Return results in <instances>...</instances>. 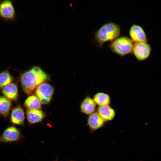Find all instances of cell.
<instances>
[{
  "instance_id": "6da1fadb",
  "label": "cell",
  "mask_w": 161,
  "mask_h": 161,
  "mask_svg": "<svg viewBox=\"0 0 161 161\" xmlns=\"http://www.w3.org/2000/svg\"><path fill=\"white\" fill-rule=\"evenodd\" d=\"M49 78L48 75L38 66H34L31 69L22 73L20 80L22 89L27 95L31 94L41 84Z\"/></svg>"
},
{
  "instance_id": "7a4b0ae2",
  "label": "cell",
  "mask_w": 161,
  "mask_h": 161,
  "mask_svg": "<svg viewBox=\"0 0 161 161\" xmlns=\"http://www.w3.org/2000/svg\"><path fill=\"white\" fill-rule=\"evenodd\" d=\"M120 28L118 24L109 22L103 24L95 32L94 41L97 47L101 48L104 44L118 38Z\"/></svg>"
},
{
  "instance_id": "3957f363",
  "label": "cell",
  "mask_w": 161,
  "mask_h": 161,
  "mask_svg": "<svg viewBox=\"0 0 161 161\" xmlns=\"http://www.w3.org/2000/svg\"><path fill=\"white\" fill-rule=\"evenodd\" d=\"M133 42L131 38L122 36L112 41L109 47L112 52L123 56L132 52Z\"/></svg>"
},
{
  "instance_id": "277c9868",
  "label": "cell",
  "mask_w": 161,
  "mask_h": 161,
  "mask_svg": "<svg viewBox=\"0 0 161 161\" xmlns=\"http://www.w3.org/2000/svg\"><path fill=\"white\" fill-rule=\"evenodd\" d=\"M22 137L21 131L19 129L14 126H9L0 136V143L18 142Z\"/></svg>"
},
{
  "instance_id": "5b68a950",
  "label": "cell",
  "mask_w": 161,
  "mask_h": 161,
  "mask_svg": "<svg viewBox=\"0 0 161 161\" xmlns=\"http://www.w3.org/2000/svg\"><path fill=\"white\" fill-rule=\"evenodd\" d=\"M54 92L53 87L49 84L43 83L36 89L35 94L42 104H47L51 100Z\"/></svg>"
},
{
  "instance_id": "8992f818",
  "label": "cell",
  "mask_w": 161,
  "mask_h": 161,
  "mask_svg": "<svg viewBox=\"0 0 161 161\" xmlns=\"http://www.w3.org/2000/svg\"><path fill=\"white\" fill-rule=\"evenodd\" d=\"M151 48L147 42L134 43L132 53L139 61H143L148 58L151 54Z\"/></svg>"
},
{
  "instance_id": "52a82bcc",
  "label": "cell",
  "mask_w": 161,
  "mask_h": 161,
  "mask_svg": "<svg viewBox=\"0 0 161 161\" xmlns=\"http://www.w3.org/2000/svg\"><path fill=\"white\" fill-rule=\"evenodd\" d=\"M0 17L6 20H12L14 19L15 10L11 1L6 0L0 3Z\"/></svg>"
},
{
  "instance_id": "ba28073f",
  "label": "cell",
  "mask_w": 161,
  "mask_h": 161,
  "mask_svg": "<svg viewBox=\"0 0 161 161\" xmlns=\"http://www.w3.org/2000/svg\"><path fill=\"white\" fill-rule=\"evenodd\" d=\"M129 34L131 39L134 43L147 42L146 33L140 26L134 24L130 27Z\"/></svg>"
},
{
  "instance_id": "9c48e42d",
  "label": "cell",
  "mask_w": 161,
  "mask_h": 161,
  "mask_svg": "<svg viewBox=\"0 0 161 161\" xmlns=\"http://www.w3.org/2000/svg\"><path fill=\"white\" fill-rule=\"evenodd\" d=\"M87 122L90 130L95 131L103 126L106 121L96 111L89 115Z\"/></svg>"
},
{
  "instance_id": "30bf717a",
  "label": "cell",
  "mask_w": 161,
  "mask_h": 161,
  "mask_svg": "<svg viewBox=\"0 0 161 161\" xmlns=\"http://www.w3.org/2000/svg\"><path fill=\"white\" fill-rule=\"evenodd\" d=\"M25 115L24 110L20 105L14 107L12 110L10 122L14 125L24 126Z\"/></svg>"
},
{
  "instance_id": "8fae6325",
  "label": "cell",
  "mask_w": 161,
  "mask_h": 161,
  "mask_svg": "<svg viewBox=\"0 0 161 161\" xmlns=\"http://www.w3.org/2000/svg\"><path fill=\"white\" fill-rule=\"evenodd\" d=\"M26 114L27 120L29 124L40 122L45 117V113L40 109H27Z\"/></svg>"
},
{
  "instance_id": "7c38bea8",
  "label": "cell",
  "mask_w": 161,
  "mask_h": 161,
  "mask_svg": "<svg viewBox=\"0 0 161 161\" xmlns=\"http://www.w3.org/2000/svg\"><path fill=\"white\" fill-rule=\"evenodd\" d=\"M2 92L4 97L10 100H17L18 94L16 83H11L7 84L2 89Z\"/></svg>"
},
{
  "instance_id": "4fadbf2b",
  "label": "cell",
  "mask_w": 161,
  "mask_h": 161,
  "mask_svg": "<svg viewBox=\"0 0 161 161\" xmlns=\"http://www.w3.org/2000/svg\"><path fill=\"white\" fill-rule=\"evenodd\" d=\"M96 111L106 121L112 120L116 115L115 110L109 105L98 106Z\"/></svg>"
},
{
  "instance_id": "5bb4252c",
  "label": "cell",
  "mask_w": 161,
  "mask_h": 161,
  "mask_svg": "<svg viewBox=\"0 0 161 161\" xmlns=\"http://www.w3.org/2000/svg\"><path fill=\"white\" fill-rule=\"evenodd\" d=\"M96 105L93 98L87 96L81 103V111L83 113L89 115L96 111Z\"/></svg>"
},
{
  "instance_id": "9a60e30c",
  "label": "cell",
  "mask_w": 161,
  "mask_h": 161,
  "mask_svg": "<svg viewBox=\"0 0 161 161\" xmlns=\"http://www.w3.org/2000/svg\"><path fill=\"white\" fill-rule=\"evenodd\" d=\"M96 105L98 106L109 105L111 100L109 95L102 92L96 93L93 98Z\"/></svg>"
},
{
  "instance_id": "2e32d148",
  "label": "cell",
  "mask_w": 161,
  "mask_h": 161,
  "mask_svg": "<svg viewBox=\"0 0 161 161\" xmlns=\"http://www.w3.org/2000/svg\"><path fill=\"white\" fill-rule=\"evenodd\" d=\"M24 105L27 109H40L41 103L36 95H31L28 97L24 102Z\"/></svg>"
},
{
  "instance_id": "e0dca14e",
  "label": "cell",
  "mask_w": 161,
  "mask_h": 161,
  "mask_svg": "<svg viewBox=\"0 0 161 161\" xmlns=\"http://www.w3.org/2000/svg\"><path fill=\"white\" fill-rule=\"evenodd\" d=\"M11 106V100L4 96H0V114L7 117Z\"/></svg>"
},
{
  "instance_id": "ac0fdd59",
  "label": "cell",
  "mask_w": 161,
  "mask_h": 161,
  "mask_svg": "<svg viewBox=\"0 0 161 161\" xmlns=\"http://www.w3.org/2000/svg\"><path fill=\"white\" fill-rule=\"evenodd\" d=\"M14 78L7 70L0 72V89L11 83Z\"/></svg>"
}]
</instances>
